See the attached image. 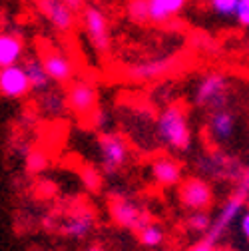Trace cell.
Returning <instances> with one entry per match:
<instances>
[{
    "mask_svg": "<svg viewBox=\"0 0 249 251\" xmlns=\"http://www.w3.org/2000/svg\"><path fill=\"white\" fill-rule=\"evenodd\" d=\"M66 106H68L66 98H62L60 94H48V96L42 98V108L52 116H60L66 110Z\"/></svg>",
    "mask_w": 249,
    "mask_h": 251,
    "instance_id": "25",
    "label": "cell"
},
{
    "mask_svg": "<svg viewBox=\"0 0 249 251\" xmlns=\"http://www.w3.org/2000/svg\"><path fill=\"white\" fill-rule=\"evenodd\" d=\"M235 20L241 26H249V0H239L237 12H235Z\"/></svg>",
    "mask_w": 249,
    "mask_h": 251,
    "instance_id": "27",
    "label": "cell"
},
{
    "mask_svg": "<svg viewBox=\"0 0 249 251\" xmlns=\"http://www.w3.org/2000/svg\"><path fill=\"white\" fill-rule=\"evenodd\" d=\"M110 215L120 227H130L134 231H142L151 224V215L148 209H142L132 200L124 196H114L110 200Z\"/></svg>",
    "mask_w": 249,
    "mask_h": 251,
    "instance_id": "4",
    "label": "cell"
},
{
    "mask_svg": "<svg viewBox=\"0 0 249 251\" xmlns=\"http://www.w3.org/2000/svg\"><path fill=\"white\" fill-rule=\"evenodd\" d=\"M98 148H100L102 168L106 174H116L128 160V144L120 134H112V132L100 134Z\"/></svg>",
    "mask_w": 249,
    "mask_h": 251,
    "instance_id": "5",
    "label": "cell"
},
{
    "mask_svg": "<svg viewBox=\"0 0 249 251\" xmlns=\"http://www.w3.org/2000/svg\"><path fill=\"white\" fill-rule=\"evenodd\" d=\"M138 239L144 247H149V249H155V247H160L166 239V233H164V227L160 224H155L151 222L148 227H144L140 233H138Z\"/></svg>",
    "mask_w": 249,
    "mask_h": 251,
    "instance_id": "20",
    "label": "cell"
},
{
    "mask_svg": "<svg viewBox=\"0 0 249 251\" xmlns=\"http://www.w3.org/2000/svg\"><path fill=\"white\" fill-rule=\"evenodd\" d=\"M247 168H249V164H247Z\"/></svg>",
    "mask_w": 249,
    "mask_h": 251,
    "instance_id": "35",
    "label": "cell"
},
{
    "mask_svg": "<svg viewBox=\"0 0 249 251\" xmlns=\"http://www.w3.org/2000/svg\"><path fill=\"white\" fill-rule=\"evenodd\" d=\"M42 64L50 76L52 82H58V84H66L74 78V62L68 54L60 52L56 48H46L40 56Z\"/></svg>",
    "mask_w": 249,
    "mask_h": 251,
    "instance_id": "11",
    "label": "cell"
},
{
    "mask_svg": "<svg viewBox=\"0 0 249 251\" xmlns=\"http://www.w3.org/2000/svg\"><path fill=\"white\" fill-rule=\"evenodd\" d=\"M86 251H104V249L98 247V245H94V247H90V249H86Z\"/></svg>",
    "mask_w": 249,
    "mask_h": 251,
    "instance_id": "33",
    "label": "cell"
},
{
    "mask_svg": "<svg viewBox=\"0 0 249 251\" xmlns=\"http://www.w3.org/2000/svg\"><path fill=\"white\" fill-rule=\"evenodd\" d=\"M38 10L60 32H70L76 26V12L70 10L62 0H38Z\"/></svg>",
    "mask_w": 249,
    "mask_h": 251,
    "instance_id": "14",
    "label": "cell"
},
{
    "mask_svg": "<svg viewBox=\"0 0 249 251\" xmlns=\"http://www.w3.org/2000/svg\"><path fill=\"white\" fill-rule=\"evenodd\" d=\"M237 4H239V0H209V6L215 14H220L224 18L227 16H235L237 12Z\"/></svg>",
    "mask_w": 249,
    "mask_h": 251,
    "instance_id": "26",
    "label": "cell"
},
{
    "mask_svg": "<svg viewBox=\"0 0 249 251\" xmlns=\"http://www.w3.org/2000/svg\"><path fill=\"white\" fill-rule=\"evenodd\" d=\"M229 94V80L225 74L220 72H209L199 78L196 92H194V102L199 108H211L213 112L224 110Z\"/></svg>",
    "mask_w": 249,
    "mask_h": 251,
    "instance_id": "2",
    "label": "cell"
},
{
    "mask_svg": "<svg viewBox=\"0 0 249 251\" xmlns=\"http://www.w3.org/2000/svg\"><path fill=\"white\" fill-rule=\"evenodd\" d=\"M24 70L28 74V80H30V86L36 92H44L48 90V84H50V76L42 64V60H28L24 62Z\"/></svg>",
    "mask_w": 249,
    "mask_h": 251,
    "instance_id": "19",
    "label": "cell"
},
{
    "mask_svg": "<svg viewBox=\"0 0 249 251\" xmlns=\"http://www.w3.org/2000/svg\"><path fill=\"white\" fill-rule=\"evenodd\" d=\"M213 251H229V249H213Z\"/></svg>",
    "mask_w": 249,
    "mask_h": 251,
    "instance_id": "34",
    "label": "cell"
},
{
    "mask_svg": "<svg viewBox=\"0 0 249 251\" xmlns=\"http://www.w3.org/2000/svg\"><path fill=\"white\" fill-rule=\"evenodd\" d=\"M155 132L162 144H166L170 150L185 151L192 146V128L185 110L179 104L166 106L155 122Z\"/></svg>",
    "mask_w": 249,
    "mask_h": 251,
    "instance_id": "1",
    "label": "cell"
},
{
    "mask_svg": "<svg viewBox=\"0 0 249 251\" xmlns=\"http://www.w3.org/2000/svg\"><path fill=\"white\" fill-rule=\"evenodd\" d=\"M96 227V215L90 207L70 211L60 224V233L70 239H84Z\"/></svg>",
    "mask_w": 249,
    "mask_h": 251,
    "instance_id": "10",
    "label": "cell"
},
{
    "mask_svg": "<svg viewBox=\"0 0 249 251\" xmlns=\"http://www.w3.org/2000/svg\"><path fill=\"white\" fill-rule=\"evenodd\" d=\"M239 226H241V233H243V235H245V239L249 241V209L243 213L241 224H239Z\"/></svg>",
    "mask_w": 249,
    "mask_h": 251,
    "instance_id": "31",
    "label": "cell"
},
{
    "mask_svg": "<svg viewBox=\"0 0 249 251\" xmlns=\"http://www.w3.org/2000/svg\"><path fill=\"white\" fill-rule=\"evenodd\" d=\"M24 54V42L20 36L10 32H0V70L18 66Z\"/></svg>",
    "mask_w": 249,
    "mask_h": 251,
    "instance_id": "17",
    "label": "cell"
},
{
    "mask_svg": "<svg viewBox=\"0 0 249 251\" xmlns=\"http://www.w3.org/2000/svg\"><path fill=\"white\" fill-rule=\"evenodd\" d=\"M179 201L194 211H205L213 203V187L201 177H188L179 185Z\"/></svg>",
    "mask_w": 249,
    "mask_h": 251,
    "instance_id": "7",
    "label": "cell"
},
{
    "mask_svg": "<svg viewBox=\"0 0 249 251\" xmlns=\"http://www.w3.org/2000/svg\"><path fill=\"white\" fill-rule=\"evenodd\" d=\"M80 179L88 192H98L102 187V174L94 166H82L80 168Z\"/></svg>",
    "mask_w": 249,
    "mask_h": 251,
    "instance_id": "21",
    "label": "cell"
},
{
    "mask_svg": "<svg viewBox=\"0 0 249 251\" xmlns=\"http://www.w3.org/2000/svg\"><path fill=\"white\" fill-rule=\"evenodd\" d=\"M199 168L203 170V174L217 177V179H239L243 174V168L239 166V162L231 155H227L225 151H211L205 160L199 162Z\"/></svg>",
    "mask_w": 249,
    "mask_h": 251,
    "instance_id": "9",
    "label": "cell"
},
{
    "mask_svg": "<svg viewBox=\"0 0 249 251\" xmlns=\"http://www.w3.org/2000/svg\"><path fill=\"white\" fill-rule=\"evenodd\" d=\"M149 172H151V179L162 187H174L181 183V177H183L179 162H175L174 158H168V155L155 158L149 166Z\"/></svg>",
    "mask_w": 249,
    "mask_h": 251,
    "instance_id": "15",
    "label": "cell"
},
{
    "mask_svg": "<svg viewBox=\"0 0 249 251\" xmlns=\"http://www.w3.org/2000/svg\"><path fill=\"white\" fill-rule=\"evenodd\" d=\"M48 166V158L42 150H30L26 153V170L32 172V174H38L42 172L44 168Z\"/></svg>",
    "mask_w": 249,
    "mask_h": 251,
    "instance_id": "24",
    "label": "cell"
},
{
    "mask_svg": "<svg viewBox=\"0 0 249 251\" xmlns=\"http://www.w3.org/2000/svg\"><path fill=\"white\" fill-rule=\"evenodd\" d=\"M185 4H188V0H148L149 22L164 24L174 16H177L185 8Z\"/></svg>",
    "mask_w": 249,
    "mask_h": 251,
    "instance_id": "18",
    "label": "cell"
},
{
    "mask_svg": "<svg viewBox=\"0 0 249 251\" xmlns=\"http://www.w3.org/2000/svg\"><path fill=\"white\" fill-rule=\"evenodd\" d=\"M235 190L241 192V194H245V196H249V168L247 166L243 168V174L237 179V187H235Z\"/></svg>",
    "mask_w": 249,
    "mask_h": 251,
    "instance_id": "29",
    "label": "cell"
},
{
    "mask_svg": "<svg viewBox=\"0 0 249 251\" xmlns=\"http://www.w3.org/2000/svg\"><path fill=\"white\" fill-rule=\"evenodd\" d=\"M247 198H249V196H245V194H241V192H237V190L227 198V201L224 203V207H222L220 215L215 217V222H213L211 229L207 231L205 241H209L211 245H215L217 241H220V237L224 235V231H225V229L235 222V219L239 217L241 209L245 207Z\"/></svg>",
    "mask_w": 249,
    "mask_h": 251,
    "instance_id": "8",
    "label": "cell"
},
{
    "mask_svg": "<svg viewBox=\"0 0 249 251\" xmlns=\"http://www.w3.org/2000/svg\"><path fill=\"white\" fill-rule=\"evenodd\" d=\"M128 16L136 24H146L149 22V6L148 0H130L128 2Z\"/></svg>",
    "mask_w": 249,
    "mask_h": 251,
    "instance_id": "22",
    "label": "cell"
},
{
    "mask_svg": "<svg viewBox=\"0 0 249 251\" xmlns=\"http://www.w3.org/2000/svg\"><path fill=\"white\" fill-rule=\"evenodd\" d=\"M175 58H153V60H144V62H136V64L126 66V76L132 82H148V80H155L164 74H168L170 70L175 68Z\"/></svg>",
    "mask_w": 249,
    "mask_h": 251,
    "instance_id": "12",
    "label": "cell"
},
{
    "mask_svg": "<svg viewBox=\"0 0 249 251\" xmlns=\"http://www.w3.org/2000/svg\"><path fill=\"white\" fill-rule=\"evenodd\" d=\"M190 251H213V245L209 243V241H205V239H201L199 243H196Z\"/></svg>",
    "mask_w": 249,
    "mask_h": 251,
    "instance_id": "32",
    "label": "cell"
},
{
    "mask_svg": "<svg viewBox=\"0 0 249 251\" xmlns=\"http://www.w3.org/2000/svg\"><path fill=\"white\" fill-rule=\"evenodd\" d=\"M207 132L213 138V142H217V144L231 140V136L235 132V116L225 108L213 112L207 122Z\"/></svg>",
    "mask_w": 249,
    "mask_h": 251,
    "instance_id": "16",
    "label": "cell"
},
{
    "mask_svg": "<svg viewBox=\"0 0 249 251\" xmlns=\"http://www.w3.org/2000/svg\"><path fill=\"white\" fill-rule=\"evenodd\" d=\"M106 122H108V116H106V112H104L102 108H98L96 112H92V116H90V124L94 126V128H104Z\"/></svg>",
    "mask_w": 249,
    "mask_h": 251,
    "instance_id": "28",
    "label": "cell"
},
{
    "mask_svg": "<svg viewBox=\"0 0 249 251\" xmlns=\"http://www.w3.org/2000/svg\"><path fill=\"white\" fill-rule=\"evenodd\" d=\"M32 90L24 66H10L0 70V94L10 100H20Z\"/></svg>",
    "mask_w": 249,
    "mask_h": 251,
    "instance_id": "13",
    "label": "cell"
},
{
    "mask_svg": "<svg viewBox=\"0 0 249 251\" xmlns=\"http://www.w3.org/2000/svg\"><path fill=\"white\" fill-rule=\"evenodd\" d=\"M70 10H74V12H78V10H84L86 8V0H62Z\"/></svg>",
    "mask_w": 249,
    "mask_h": 251,
    "instance_id": "30",
    "label": "cell"
},
{
    "mask_svg": "<svg viewBox=\"0 0 249 251\" xmlns=\"http://www.w3.org/2000/svg\"><path fill=\"white\" fill-rule=\"evenodd\" d=\"M188 227L192 229V231H196V233H205L207 235V231L211 229V226H213V222H211V217H209V213L207 211H194L190 217H188Z\"/></svg>",
    "mask_w": 249,
    "mask_h": 251,
    "instance_id": "23",
    "label": "cell"
},
{
    "mask_svg": "<svg viewBox=\"0 0 249 251\" xmlns=\"http://www.w3.org/2000/svg\"><path fill=\"white\" fill-rule=\"evenodd\" d=\"M82 24L92 48L98 54H108L112 50V36L106 12L98 6H86L82 10Z\"/></svg>",
    "mask_w": 249,
    "mask_h": 251,
    "instance_id": "3",
    "label": "cell"
},
{
    "mask_svg": "<svg viewBox=\"0 0 249 251\" xmlns=\"http://www.w3.org/2000/svg\"><path fill=\"white\" fill-rule=\"evenodd\" d=\"M98 88L92 84L90 80H78L74 82L70 88H68V94H66V102H68V108L78 114V116H92V112H96L100 106H98Z\"/></svg>",
    "mask_w": 249,
    "mask_h": 251,
    "instance_id": "6",
    "label": "cell"
}]
</instances>
